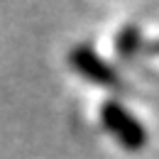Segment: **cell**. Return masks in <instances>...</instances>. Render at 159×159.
Instances as JSON below:
<instances>
[{"label":"cell","instance_id":"obj_1","mask_svg":"<svg viewBox=\"0 0 159 159\" xmlns=\"http://www.w3.org/2000/svg\"><path fill=\"white\" fill-rule=\"evenodd\" d=\"M100 122L103 127L115 137L120 147L130 149V152H139L147 144V130L139 125V120L122 108L118 100H105L100 105Z\"/></svg>","mask_w":159,"mask_h":159},{"label":"cell","instance_id":"obj_2","mask_svg":"<svg viewBox=\"0 0 159 159\" xmlns=\"http://www.w3.org/2000/svg\"><path fill=\"white\" fill-rule=\"evenodd\" d=\"M69 61H71V66L79 71L81 76L88 79L91 83H98V86H105V88L120 86L118 71L91 47H76L69 54Z\"/></svg>","mask_w":159,"mask_h":159},{"label":"cell","instance_id":"obj_3","mask_svg":"<svg viewBox=\"0 0 159 159\" xmlns=\"http://www.w3.org/2000/svg\"><path fill=\"white\" fill-rule=\"evenodd\" d=\"M137 44H139V32H137V27H125L122 32H120V37H118V52L122 54V57H130V54H135V49H137Z\"/></svg>","mask_w":159,"mask_h":159}]
</instances>
